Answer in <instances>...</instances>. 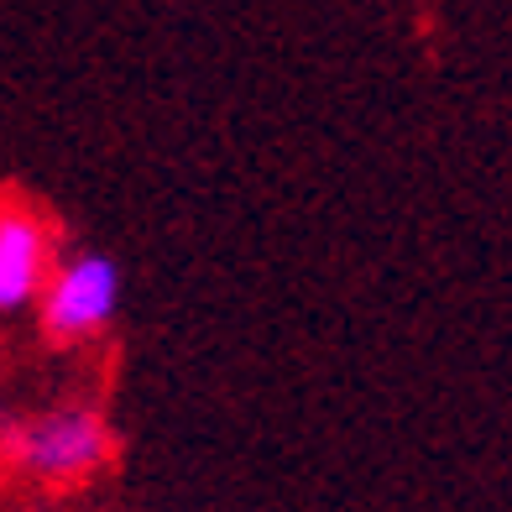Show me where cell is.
Returning a JSON list of instances; mask_svg holds the SVG:
<instances>
[{
  "instance_id": "obj_1",
  "label": "cell",
  "mask_w": 512,
  "mask_h": 512,
  "mask_svg": "<svg viewBox=\"0 0 512 512\" xmlns=\"http://www.w3.org/2000/svg\"><path fill=\"white\" fill-rule=\"evenodd\" d=\"M6 445L27 476L68 486V481L95 476L110 460V429L95 408L74 403V408H53V413H37L27 424H16Z\"/></svg>"
},
{
  "instance_id": "obj_2",
  "label": "cell",
  "mask_w": 512,
  "mask_h": 512,
  "mask_svg": "<svg viewBox=\"0 0 512 512\" xmlns=\"http://www.w3.org/2000/svg\"><path fill=\"white\" fill-rule=\"evenodd\" d=\"M121 309V267L100 251H79L63 256V262L48 272V288L37 298L42 330L58 345H79L95 340L105 324Z\"/></svg>"
},
{
  "instance_id": "obj_3",
  "label": "cell",
  "mask_w": 512,
  "mask_h": 512,
  "mask_svg": "<svg viewBox=\"0 0 512 512\" xmlns=\"http://www.w3.org/2000/svg\"><path fill=\"white\" fill-rule=\"evenodd\" d=\"M53 251V225L32 204H0V314H21L37 304L48 272L58 267Z\"/></svg>"
}]
</instances>
